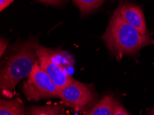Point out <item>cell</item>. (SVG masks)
I'll use <instances>...</instances> for the list:
<instances>
[{
	"instance_id": "6da1fadb",
	"label": "cell",
	"mask_w": 154,
	"mask_h": 115,
	"mask_svg": "<svg viewBox=\"0 0 154 115\" xmlns=\"http://www.w3.org/2000/svg\"><path fill=\"white\" fill-rule=\"evenodd\" d=\"M102 39L111 52L120 59L124 55H133L144 47L154 44V40L149 35L141 34L124 20L118 8L111 17Z\"/></svg>"
},
{
	"instance_id": "7a4b0ae2",
	"label": "cell",
	"mask_w": 154,
	"mask_h": 115,
	"mask_svg": "<svg viewBox=\"0 0 154 115\" xmlns=\"http://www.w3.org/2000/svg\"><path fill=\"white\" fill-rule=\"evenodd\" d=\"M38 43L28 41L22 44L16 53L11 57L1 71L0 87L4 94H10L22 79L29 77L37 62Z\"/></svg>"
},
{
	"instance_id": "3957f363",
	"label": "cell",
	"mask_w": 154,
	"mask_h": 115,
	"mask_svg": "<svg viewBox=\"0 0 154 115\" xmlns=\"http://www.w3.org/2000/svg\"><path fill=\"white\" fill-rule=\"evenodd\" d=\"M28 77L24 86V92L28 99L38 101L42 98L59 97L60 90L51 77L41 68L37 62Z\"/></svg>"
},
{
	"instance_id": "277c9868",
	"label": "cell",
	"mask_w": 154,
	"mask_h": 115,
	"mask_svg": "<svg viewBox=\"0 0 154 115\" xmlns=\"http://www.w3.org/2000/svg\"><path fill=\"white\" fill-rule=\"evenodd\" d=\"M37 54L39 66L51 77L59 90L74 81L64 68L53 59L47 49L38 44L37 47Z\"/></svg>"
},
{
	"instance_id": "5b68a950",
	"label": "cell",
	"mask_w": 154,
	"mask_h": 115,
	"mask_svg": "<svg viewBox=\"0 0 154 115\" xmlns=\"http://www.w3.org/2000/svg\"><path fill=\"white\" fill-rule=\"evenodd\" d=\"M59 97L66 105L76 110L84 108L93 100V95L90 89L75 79L68 86L60 89Z\"/></svg>"
},
{
	"instance_id": "8992f818",
	"label": "cell",
	"mask_w": 154,
	"mask_h": 115,
	"mask_svg": "<svg viewBox=\"0 0 154 115\" xmlns=\"http://www.w3.org/2000/svg\"><path fill=\"white\" fill-rule=\"evenodd\" d=\"M122 18L142 35H148L146 22L140 7L131 4H121L118 7Z\"/></svg>"
},
{
	"instance_id": "52a82bcc",
	"label": "cell",
	"mask_w": 154,
	"mask_h": 115,
	"mask_svg": "<svg viewBox=\"0 0 154 115\" xmlns=\"http://www.w3.org/2000/svg\"><path fill=\"white\" fill-rule=\"evenodd\" d=\"M118 103L113 96L106 95L86 112V115H113Z\"/></svg>"
},
{
	"instance_id": "ba28073f",
	"label": "cell",
	"mask_w": 154,
	"mask_h": 115,
	"mask_svg": "<svg viewBox=\"0 0 154 115\" xmlns=\"http://www.w3.org/2000/svg\"><path fill=\"white\" fill-rule=\"evenodd\" d=\"M0 115H24V107L18 99L1 100Z\"/></svg>"
},
{
	"instance_id": "9c48e42d",
	"label": "cell",
	"mask_w": 154,
	"mask_h": 115,
	"mask_svg": "<svg viewBox=\"0 0 154 115\" xmlns=\"http://www.w3.org/2000/svg\"><path fill=\"white\" fill-rule=\"evenodd\" d=\"M74 4L80 9L82 15H86L99 8L104 0H73Z\"/></svg>"
},
{
	"instance_id": "30bf717a",
	"label": "cell",
	"mask_w": 154,
	"mask_h": 115,
	"mask_svg": "<svg viewBox=\"0 0 154 115\" xmlns=\"http://www.w3.org/2000/svg\"><path fill=\"white\" fill-rule=\"evenodd\" d=\"M63 111L62 105H53L31 107V115H60Z\"/></svg>"
},
{
	"instance_id": "8fae6325",
	"label": "cell",
	"mask_w": 154,
	"mask_h": 115,
	"mask_svg": "<svg viewBox=\"0 0 154 115\" xmlns=\"http://www.w3.org/2000/svg\"><path fill=\"white\" fill-rule=\"evenodd\" d=\"M113 115H129L127 110H126L122 105H121L119 103H118L117 106L116 107L115 111H114Z\"/></svg>"
},
{
	"instance_id": "7c38bea8",
	"label": "cell",
	"mask_w": 154,
	"mask_h": 115,
	"mask_svg": "<svg viewBox=\"0 0 154 115\" xmlns=\"http://www.w3.org/2000/svg\"><path fill=\"white\" fill-rule=\"evenodd\" d=\"M14 0H0V11H2L6 8Z\"/></svg>"
},
{
	"instance_id": "4fadbf2b",
	"label": "cell",
	"mask_w": 154,
	"mask_h": 115,
	"mask_svg": "<svg viewBox=\"0 0 154 115\" xmlns=\"http://www.w3.org/2000/svg\"><path fill=\"white\" fill-rule=\"evenodd\" d=\"M37 1L43 2V3L45 4H52V5H57V4L62 3L65 0H37Z\"/></svg>"
},
{
	"instance_id": "5bb4252c",
	"label": "cell",
	"mask_w": 154,
	"mask_h": 115,
	"mask_svg": "<svg viewBox=\"0 0 154 115\" xmlns=\"http://www.w3.org/2000/svg\"><path fill=\"white\" fill-rule=\"evenodd\" d=\"M0 46H1V56H2L3 55V53H4V51H5L6 48V46H7V41H4L3 39H1V41H0Z\"/></svg>"
},
{
	"instance_id": "9a60e30c",
	"label": "cell",
	"mask_w": 154,
	"mask_h": 115,
	"mask_svg": "<svg viewBox=\"0 0 154 115\" xmlns=\"http://www.w3.org/2000/svg\"><path fill=\"white\" fill-rule=\"evenodd\" d=\"M147 115H154V106L152 107V109L149 112Z\"/></svg>"
},
{
	"instance_id": "2e32d148",
	"label": "cell",
	"mask_w": 154,
	"mask_h": 115,
	"mask_svg": "<svg viewBox=\"0 0 154 115\" xmlns=\"http://www.w3.org/2000/svg\"><path fill=\"white\" fill-rule=\"evenodd\" d=\"M60 115H64V114H60Z\"/></svg>"
}]
</instances>
